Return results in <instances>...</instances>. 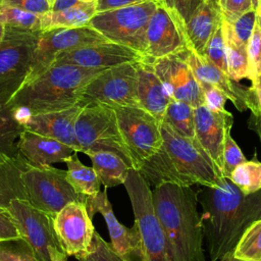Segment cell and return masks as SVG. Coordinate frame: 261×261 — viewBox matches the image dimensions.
Wrapping results in <instances>:
<instances>
[{"label": "cell", "mask_w": 261, "mask_h": 261, "mask_svg": "<svg viewBox=\"0 0 261 261\" xmlns=\"http://www.w3.org/2000/svg\"><path fill=\"white\" fill-rule=\"evenodd\" d=\"M249 125L258 135L261 142V111L257 114H251Z\"/></svg>", "instance_id": "cell-48"}, {"label": "cell", "mask_w": 261, "mask_h": 261, "mask_svg": "<svg viewBox=\"0 0 261 261\" xmlns=\"http://www.w3.org/2000/svg\"><path fill=\"white\" fill-rule=\"evenodd\" d=\"M152 63L171 100L186 102L194 108L204 104L201 87L184 52L152 60Z\"/></svg>", "instance_id": "cell-16"}, {"label": "cell", "mask_w": 261, "mask_h": 261, "mask_svg": "<svg viewBox=\"0 0 261 261\" xmlns=\"http://www.w3.org/2000/svg\"><path fill=\"white\" fill-rule=\"evenodd\" d=\"M200 1H212V2H217L218 3V0H200Z\"/></svg>", "instance_id": "cell-55"}, {"label": "cell", "mask_w": 261, "mask_h": 261, "mask_svg": "<svg viewBox=\"0 0 261 261\" xmlns=\"http://www.w3.org/2000/svg\"><path fill=\"white\" fill-rule=\"evenodd\" d=\"M245 195H251L261 190V162L256 159L240 164L228 178Z\"/></svg>", "instance_id": "cell-32"}, {"label": "cell", "mask_w": 261, "mask_h": 261, "mask_svg": "<svg viewBox=\"0 0 261 261\" xmlns=\"http://www.w3.org/2000/svg\"><path fill=\"white\" fill-rule=\"evenodd\" d=\"M196 194L209 258L218 261L234 249L254 221L261 219V190L245 195L225 178L221 187L200 186Z\"/></svg>", "instance_id": "cell-1"}, {"label": "cell", "mask_w": 261, "mask_h": 261, "mask_svg": "<svg viewBox=\"0 0 261 261\" xmlns=\"http://www.w3.org/2000/svg\"><path fill=\"white\" fill-rule=\"evenodd\" d=\"M257 21H258L260 30H261V1L259 2V6H258V10H257Z\"/></svg>", "instance_id": "cell-52"}, {"label": "cell", "mask_w": 261, "mask_h": 261, "mask_svg": "<svg viewBox=\"0 0 261 261\" xmlns=\"http://www.w3.org/2000/svg\"><path fill=\"white\" fill-rule=\"evenodd\" d=\"M102 70L70 64L52 65L24 84L6 106L23 107L32 114L70 108L77 105L86 86Z\"/></svg>", "instance_id": "cell-4"}, {"label": "cell", "mask_w": 261, "mask_h": 261, "mask_svg": "<svg viewBox=\"0 0 261 261\" xmlns=\"http://www.w3.org/2000/svg\"><path fill=\"white\" fill-rule=\"evenodd\" d=\"M137 94L140 107L162 121L171 99L156 74L152 60L144 58L137 62Z\"/></svg>", "instance_id": "cell-23"}, {"label": "cell", "mask_w": 261, "mask_h": 261, "mask_svg": "<svg viewBox=\"0 0 261 261\" xmlns=\"http://www.w3.org/2000/svg\"><path fill=\"white\" fill-rule=\"evenodd\" d=\"M0 261H39L33 248L22 238L0 241Z\"/></svg>", "instance_id": "cell-35"}, {"label": "cell", "mask_w": 261, "mask_h": 261, "mask_svg": "<svg viewBox=\"0 0 261 261\" xmlns=\"http://www.w3.org/2000/svg\"><path fill=\"white\" fill-rule=\"evenodd\" d=\"M222 16L217 2L200 1L186 21V34L190 48L201 54L219 24Z\"/></svg>", "instance_id": "cell-24"}, {"label": "cell", "mask_w": 261, "mask_h": 261, "mask_svg": "<svg viewBox=\"0 0 261 261\" xmlns=\"http://www.w3.org/2000/svg\"><path fill=\"white\" fill-rule=\"evenodd\" d=\"M0 4L35 14H43L51 10L49 0H0Z\"/></svg>", "instance_id": "cell-44"}, {"label": "cell", "mask_w": 261, "mask_h": 261, "mask_svg": "<svg viewBox=\"0 0 261 261\" xmlns=\"http://www.w3.org/2000/svg\"><path fill=\"white\" fill-rule=\"evenodd\" d=\"M67 170L50 166L29 165L21 174L28 201L54 217L70 202H86L87 196L74 191L67 180Z\"/></svg>", "instance_id": "cell-10"}, {"label": "cell", "mask_w": 261, "mask_h": 261, "mask_svg": "<svg viewBox=\"0 0 261 261\" xmlns=\"http://www.w3.org/2000/svg\"><path fill=\"white\" fill-rule=\"evenodd\" d=\"M54 1H55V0H49V2L51 3V6H52V4H53V2H54Z\"/></svg>", "instance_id": "cell-56"}, {"label": "cell", "mask_w": 261, "mask_h": 261, "mask_svg": "<svg viewBox=\"0 0 261 261\" xmlns=\"http://www.w3.org/2000/svg\"><path fill=\"white\" fill-rule=\"evenodd\" d=\"M230 129L228 128L225 133L224 146H223V165H222V175L225 178H229L232 171L242 163L247 161L245 155L240 149L237 142L232 139L230 135Z\"/></svg>", "instance_id": "cell-39"}, {"label": "cell", "mask_w": 261, "mask_h": 261, "mask_svg": "<svg viewBox=\"0 0 261 261\" xmlns=\"http://www.w3.org/2000/svg\"><path fill=\"white\" fill-rule=\"evenodd\" d=\"M145 57L138 51L111 41L92 44L55 55L52 65L70 64L87 68H109L128 62L141 61Z\"/></svg>", "instance_id": "cell-18"}, {"label": "cell", "mask_w": 261, "mask_h": 261, "mask_svg": "<svg viewBox=\"0 0 261 261\" xmlns=\"http://www.w3.org/2000/svg\"><path fill=\"white\" fill-rule=\"evenodd\" d=\"M95 14L96 2L81 3L79 5L61 10H50L40 15L41 31L70 29L88 25L90 19Z\"/></svg>", "instance_id": "cell-26"}, {"label": "cell", "mask_w": 261, "mask_h": 261, "mask_svg": "<svg viewBox=\"0 0 261 261\" xmlns=\"http://www.w3.org/2000/svg\"><path fill=\"white\" fill-rule=\"evenodd\" d=\"M256 21L257 11L254 9L243 13L237 19L229 22L222 19L221 27L223 37L240 47L248 48Z\"/></svg>", "instance_id": "cell-31"}, {"label": "cell", "mask_w": 261, "mask_h": 261, "mask_svg": "<svg viewBox=\"0 0 261 261\" xmlns=\"http://www.w3.org/2000/svg\"><path fill=\"white\" fill-rule=\"evenodd\" d=\"M158 4L157 0H144L123 8L98 12L88 25L108 41L127 46L145 57L147 28Z\"/></svg>", "instance_id": "cell-6"}, {"label": "cell", "mask_w": 261, "mask_h": 261, "mask_svg": "<svg viewBox=\"0 0 261 261\" xmlns=\"http://www.w3.org/2000/svg\"><path fill=\"white\" fill-rule=\"evenodd\" d=\"M219 261H243V260L237 258L233 255V251H230V252L226 253L224 256H222V258Z\"/></svg>", "instance_id": "cell-51"}, {"label": "cell", "mask_w": 261, "mask_h": 261, "mask_svg": "<svg viewBox=\"0 0 261 261\" xmlns=\"http://www.w3.org/2000/svg\"><path fill=\"white\" fill-rule=\"evenodd\" d=\"M114 110L134 169L140 170L162 145L161 121L141 107H117Z\"/></svg>", "instance_id": "cell-11"}, {"label": "cell", "mask_w": 261, "mask_h": 261, "mask_svg": "<svg viewBox=\"0 0 261 261\" xmlns=\"http://www.w3.org/2000/svg\"><path fill=\"white\" fill-rule=\"evenodd\" d=\"M24 127L14 118L12 110L0 106V154L15 158L19 155L17 143Z\"/></svg>", "instance_id": "cell-29"}, {"label": "cell", "mask_w": 261, "mask_h": 261, "mask_svg": "<svg viewBox=\"0 0 261 261\" xmlns=\"http://www.w3.org/2000/svg\"><path fill=\"white\" fill-rule=\"evenodd\" d=\"M144 0H97L96 1V13L115 10L126 7L132 4L140 3Z\"/></svg>", "instance_id": "cell-46"}, {"label": "cell", "mask_w": 261, "mask_h": 261, "mask_svg": "<svg viewBox=\"0 0 261 261\" xmlns=\"http://www.w3.org/2000/svg\"><path fill=\"white\" fill-rule=\"evenodd\" d=\"M137 62L103 69L84 89L77 105L140 107L137 94Z\"/></svg>", "instance_id": "cell-9"}, {"label": "cell", "mask_w": 261, "mask_h": 261, "mask_svg": "<svg viewBox=\"0 0 261 261\" xmlns=\"http://www.w3.org/2000/svg\"><path fill=\"white\" fill-rule=\"evenodd\" d=\"M107 41L103 35L90 25L42 31L24 84L33 81L52 66L57 53Z\"/></svg>", "instance_id": "cell-13"}, {"label": "cell", "mask_w": 261, "mask_h": 261, "mask_svg": "<svg viewBox=\"0 0 261 261\" xmlns=\"http://www.w3.org/2000/svg\"><path fill=\"white\" fill-rule=\"evenodd\" d=\"M225 59L227 67V75L238 82L249 77V60L248 48L240 47L228 39L224 38Z\"/></svg>", "instance_id": "cell-34"}, {"label": "cell", "mask_w": 261, "mask_h": 261, "mask_svg": "<svg viewBox=\"0 0 261 261\" xmlns=\"http://www.w3.org/2000/svg\"><path fill=\"white\" fill-rule=\"evenodd\" d=\"M204 98V104L213 111H224L225 109V102L227 100L226 95L219 90L218 88L214 87L211 84L205 82H198Z\"/></svg>", "instance_id": "cell-42"}, {"label": "cell", "mask_w": 261, "mask_h": 261, "mask_svg": "<svg viewBox=\"0 0 261 261\" xmlns=\"http://www.w3.org/2000/svg\"><path fill=\"white\" fill-rule=\"evenodd\" d=\"M75 135L81 147L80 152L84 154L88 151L113 152L134 169L114 108L101 104L83 107L75 121Z\"/></svg>", "instance_id": "cell-8"}, {"label": "cell", "mask_w": 261, "mask_h": 261, "mask_svg": "<svg viewBox=\"0 0 261 261\" xmlns=\"http://www.w3.org/2000/svg\"><path fill=\"white\" fill-rule=\"evenodd\" d=\"M152 201L172 260L206 261L196 191L192 187L162 184L152 190Z\"/></svg>", "instance_id": "cell-3"}, {"label": "cell", "mask_w": 261, "mask_h": 261, "mask_svg": "<svg viewBox=\"0 0 261 261\" xmlns=\"http://www.w3.org/2000/svg\"><path fill=\"white\" fill-rule=\"evenodd\" d=\"M260 1H261V0H259V2H260Z\"/></svg>", "instance_id": "cell-57"}, {"label": "cell", "mask_w": 261, "mask_h": 261, "mask_svg": "<svg viewBox=\"0 0 261 261\" xmlns=\"http://www.w3.org/2000/svg\"><path fill=\"white\" fill-rule=\"evenodd\" d=\"M19 154L15 158L0 154V207L8 209L13 200H25L28 196L22 181V171L29 166Z\"/></svg>", "instance_id": "cell-25"}, {"label": "cell", "mask_w": 261, "mask_h": 261, "mask_svg": "<svg viewBox=\"0 0 261 261\" xmlns=\"http://www.w3.org/2000/svg\"><path fill=\"white\" fill-rule=\"evenodd\" d=\"M19 154L35 167L50 166L54 163L64 162L75 151L68 145L24 129L17 143Z\"/></svg>", "instance_id": "cell-22"}, {"label": "cell", "mask_w": 261, "mask_h": 261, "mask_svg": "<svg viewBox=\"0 0 261 261\" xmlns=\"http://www.w3.org/2000/svg\"><path fill=\"white\" fill-rule=\"evenodd\" d=\"M189 48L185 27L163 5L158 4L148 23L145 57L155 60L180 54Z\"/></svg>", "instance_id": "cell-15"}, {"label": "cell", "mask_w": 261, "mask_h": 261, "mask_svg": "<svg viewBox=\"0 0 261 261\" xmlns=\"http://www.w3.org/2000/svg\"><path fill=\"white\" fill-rule=\"evenodd\" d=\"M20 237L8 209L0 207V241Z\"/></svg>", "instance_id": "cell-45"}, {"label": "cell", "mask_w": 261, "mask_h": 261, "mask_svg": "<svg viewBox=\"0 0 261 261\" xmlns=\"http://www.w3.org/2000/svg\"><path fill=\"white\" fill-rule=\"evenodd\" d=\"M40 15L0 4V22L4 25L41 31Z\"/></svg>", "instance_id": "cell-36"}, {"label": "cell", "mask_w": 261, "mask_h": 261, "mask_svg": "<svg viewBox=\"0 0 261 261\" xmlns=\"http://www.w3.org/2000/svg\"><path fill=\"white\" fill-rule=\"evenodd\" d=\"M79 261H125L95 230L90 248L74 256Z\"/></svg>", "instance_id": "cell-37"}, {"label": "cell", "mask_w": 261, "mask_h": 261, "mask_svg": "<svg viewBox=\"0 0 261 261\" xmlns=\"http://www.w3.org/2000/svg\"><path fill=\"white\" fill-rule=\"evenodd\" d=\"M82 3H95L97 0H79Z\"/></svg>", "instance_id": "cell-54"}, {"label": "cell", "mask_w": 261, "mask_h": 261, "mask_svg": "<svg viewBox=\"0 0 261 261\" xmlns=\"http://www.w3.org/2000/svg\"><path fill=\"white\" fill-rule=\"evenodd\" d=\"M194 109L193 106L186 102L171 100L165 110L162 121L179 135L195 139Z\"/></svg>", "instance_id": "cell-30"}, {"label": "cell", "mask_w": 261, "mask_h": 261, "mask_svg": "<svg viewBox=\"0 0 261 261\" xmlns=\"http://www.w3.org/2000/svg\"><path fill=\"white\" fill-rule=\"evenodd\" d=\"M85 204L91 218L96 213L103 215L110 236V245L123 260L147 261L138 224L135 222L132 227H126L116 219L106 189L94 197H87Z\"/></svg>", "instance_id": "cell-14"}, {"label": "cell", "mask_w": 261, "mask_h": 261, "mask_svg": "<svg viewBox=\"0 0 261 261\" xmlns=\"http://www.w3.org/2000/svg\"><path fill=\"white\" fill-rule=\"evenodd\" d=\"M251 90L253 91L256 99H257V102H258V105H259V108L261 110V72L259 73L258 77L255 80V82L252 83V88Z\"/></svg>", "instance_id": "cell-49"}, {"label": "cell", "mask_w": 261, "mask_h": 261, "mask_svg": "<svg viewBox=\"0 0 261 261\" xmlns=\"http://www.w3.org/2000/svg\"><path fill=\"white\" fill-rule=\"evenodd\" d=\"M232 251L243 261H261V219L254 221L245 230Z\"/></svg>", "instance_id": "cell-33"}, {"label": "cell", "mask_w": 261, "mask_h": 261, "mask_svg": "<svg viewBox=\"0 0 261 261\" xmlns=\"http://www.w3.org/2000/svg\"><path fill=\"white\" fill-rule=\"evenodd\" d=\"M41 33L5 25L0 43V105H6L24 84Z\"/></svg>", "instance_id": "cell-5"}, {"label": "cell", "mask_w": 261, "mask_h": 261, "mask_svg": "<svg viewBox=\"0 0 261 261\" xmlns=\"http://www.w3.org/2000/svg\"><path fill=\"white\" fill-rule=\"evenodd\" d=\"M83 109L75 105L67 109L32 114L24 124V129L58 140L70 146L75 152L81 151L75 135V121Z\"/></svg>", "instance_id": "cell-21"}, {"label": "cell", "mask_w": 261, "mask_h": 261, "mask_svg": "<svg viewBox=\"0 0 261 261\" xmlns=\"http://www.w3.org/2000/svg\"><path fill=\"white\" fill-rule=\"evenodd\" d=\"M8 211L14 219L20 237L30 244L39 261H52L56 251L64 252L51 215L25 200H13Z\"/></svg>", "instance_id": "cell-12"}, {"label": "cell", "mask_w": 261, "mask_h": 261, "mask_svg": "<svg viewBox=\"0 0 261 261\" xmlns=\"http://www.w3.org/2000/svg\"><path fill=\"white\" fill-rule=\"evenodd\" d=\"M123 185L140 229L147 261H173L165 232L154 210L150 186L136 169L128 170Z\"/></svg>", "instance_id": "cell-7"}, {"label": "cell", "mask_w": 261, "mask_h": 261, "mask_svg": "<svg viewBox=\"0 0 261 261\" xmlns=\"http://www.w3.org/2000/svg\"><path fill=\"white\" fill-rule=\"evenodd\" d=\"M67 166V180L74 191L83 196L94 197L100 192L101 181L93 167L83 164L77 152L67 157L64 161Z\"/></svg>", "instance_id": "cell-28"}, {"label": "cell", "mask_w": 261, "mask_h": 261, "mask_svg": "<svg viewBox=\"0 0 261 261\" xmlns=\"http://www.w3.org/2000/svg\"><path fill=\"white\" fill-rule=\"evenodd\" d=\"M249 80L253 83L261 72V30L256 21L254 31L248 44Z\"/></svg>", "instance_id": "cell-40"}, {"label": "cell", "mask_w": 261, "mask_h": 261, "mask_svg": "<svg viewBox=\"0 0 261 261\" xmlns=\"http://www.w3.org/2000/svg\"><path fill=\"white\" fill-rule=\"evenodd\" d=\"M67 257H68V255H67L65 252L56 251V252L53 254L52 261H68Z\"/></svg>", "instance_id": "cell-50"}, {"label": "cell", "mask_w": 261, "mask_h": 261, "mask_svg": "<svg viewBox=\"0 0 261 261\" xmlns=\"http://www.w3.org/2000/svg\"><path fill=\"white\" fill-rule=\"evenodd\" d=\"M79 0H55L51 6V10H61L81 4Z\"/></svg>", "instance_id": "cell-47"}, {"label": "cell", "mask_w": 261, "mask_h": 261, "mask_svg": "<svg viewBox=\"0 0 261 261\" xmlns=\"http://www.w3.org/2000/svg\"><path fill=\"white\" fill-rule=\"evenodd\" d=\"M85 202L74 201L64 206L54 217V228L68 256L86 252L92 243L95 227Z\"/></svg>", "instance_id": "cell-17"}, {"label": "cell", "mask_w": 261, "mask_h": 261, "mask_svg": "<svg viewBox=\"0 0 261 261\" xmlns=\"http://www.w3.org/2000/svg\"><path fill=\"white\" fill-rule=\"evenodd\" d=\"M92 161V167L105 189L123 185L128 170L127 163L117 154L107 151H88L85 153Z\"/></svg>", "instance_id": "cell-27"}, {"label": "cell", "mask_w": 261, "mask_h": 261, "mask_svg": "<svg viewBox=\"0 0 261 261\" xmlns=\"http://www.w3.org/2000/svg\"><path fill=\"white\" fill-rule=\"evenodd\" d=\"M196 139L222 172L225 133L231 128L233 116L227 110L213 111L205 104L194 109Z\"/></svg>", "instance_id": "cell-20"}, {"label": "cell", "mask_w": 261, "mask_h": 261, "mask_svg": "<svg viewBox=\"0 0 261 261\" xmlns=\"http://www.w3.org/2000/svg\"><path fill=\"white\" fill-rule=\"evenodd\" d=\"M200 55L204 56L208 61H210L212 64H214L216 67H218L220 70L227 74L224 39L221 23L219 24L215 33L211 36L203 52Z\"/></svg>", "instance_id": "cell-38"}, {"label": "cell", "mask_w": 261, "mask_h": 261, "mask_svg": "<svg viewBox=\"0 0 261 261\" xmlns=\"http://www.w3.org/2000/svg\"><path fill=\"white\" fill-rule=\"evenodd\" d=\"M184 57L192 68L198 82H205L221 90L228 100L239 111L250 109L252 114H257L261 110L257 99L251 89H245L231 80L225 72L220 70L204 56L198 54L194 49L184 52Z\"/></svg>", "instance_id": "cell-19"}, {"label": "cell", "mask_w": 261, "mask_h": 261, "mask_svg": "<svg viewBox=\"0 0 261 261\" xmlns=\"http://www.w3.org/2000/svg\"><path fill=\"white\" fill-rule=\"evenodd\" d=\"M163 5L184 27L194 8L200 3V0H157ZM186 30V29H185Z\"/></svg>", "instance_id": "cell-41"}, {"label": "cell", "mask_w": 261, "mask_h": 261, "mask_svg": "<svg viewBox=\"0 0 261 261\" xmlns=\"http://www.w3.org/2000/svg\"><path fill=\"white\" fill-rule=\"evenodd\" d=\"M4 34H5V25L0 22V43L4 37Z\"/></svg>", "instance_id": "cell-53"}, {"label": "cell", "mask_w": 261, "mask_h": 261, "mask_svg": "<svg viewBox=\"0 0 261 261\" xmlns=\"http://www.w3.org/2000/svg\"><path fill=\"white\" fill-rule=\"evenodd\" d=\"M218 6L222 19L228 22L253 9L251 0H218Z\"/></svg>", "instance_id": "cell-43"}, {"label": "cell", "mask_w": 261, "mask_h": 261, "mask_svg": "<svg viewBox=\"0 0 261 261\" xmlns=\"http://www.w3.org/2000/svg\"><path fill=\"white\" fill-rule=\"evenodd\" d=\"M162 145L144 162L140 173L151 187L173 184L182 187L219 188L225 177L198 140L184 137L161 121Z\"/></svg>", "instance_id": "cell-2"}]
</instances>
